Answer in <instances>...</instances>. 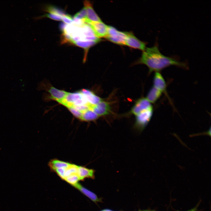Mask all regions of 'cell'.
Instances as JSON below:
<instances>
[{
  "label": "cell",
  "mask_w": 211,
  "mask_h": 211,
  "mask_svg": "<svg viewBox=\"0 0 211 211\" xmlns=\"http://www.w3.org/2000/svg\"><path fill=\"white\" fill-rule=\"evenodd\" d=\"M72 186L80 181L77 174H72L66 177L64 180Z\"/></svg>",
  "instance_id": "obj_20"
},
{
  "label": "cell",
  "mask_w": 211,
  "mask_h": 211,
  "mask_svg": "<svg viewBox=\"0 0 211 211\" xmlns=\"http://www.w3.org/2000/svg\"><path fill=\"white\" fill-rule=\"evenodd\" d=\"M79 92L83 95L88 102L91 104L96 105L103 101L102 98L89 90L82 89Z\"/></svg>",
  "instance_id": "obj_11"
},
{
  "label": "cell",
  "mask_w": 211,
  "mask_h": 211,
  "mask_svg": "<svg viewBox=\"0 0 211 211\" xmlns=\"http://www.w3.org/2000/svg\"><path fill=\"white\" fill-rule=\"evenodd\" d=\"M86 10L84 6L80 11L74 15V18L80 19H86Z\"/></svg>",
  "instance_id": "obj_21"
},
{
  "label": "cell",
  "mask_w": 211,
  "mask_h": 211,
  "mask_svg": "<svg viewBox=\"0 0 211 211\" xmlns=\"http://www.w3.org/2000/svg\"><path fill=\"white\" fill-rule=\"evenodd\" d=\"M140 211H150V210H145Z\"/></svg>",
  "instance_id": "obj_29"
},
{
  "label": "cell",
  "mask_w": 211,
  "mask_h": 211,
  "mask_svg": "<svg viewBox=\"0 0 211 211\" xmlns=\"http://www.w3.org/2000/svg\"><path fill=\"white\" fill-rule=\"evenodd\" d=\"M84 4L87 12L86 18V19H84V22L88 23L91 22L102 21L100 18L94 11L91 2L89 1H85Z\"/></svg>",
  "instance_id": "obj_8"
},
{
  "label": "cell",
  "mask_w": 211,
  "mask_h": 211,
  "mask_svg": "<svg viewBox=\"0 0 211 211\" xmlns=\"http://www.w3.org/2000/svg\"><path fill=\"white\" fill-rule=\"evenodd\" d=\"M126 38L125 45L135 49L144 51L146 48V43L136 37L131 32H126Z\"/></svg>",
  "instance_id": "obj_4"
},
{
  "label": "cell",
  "mask_w": 211,
  "mask_h": 211,
  "mask_svg": "<svg viewBox=\"0 0 211 211\" xmlns=\"http://www.w3.org/2000/svg\"><path fill=\"white\" fill-rule=\"evenodd\" d=\"M66 168H60L55 170V171L58 175L62 180L65 178V174Z\"/></svg>",
  "instance_id": "obj_23"
},
{
  "label": "cell",
  "mask_w": 211,
  "mask_h": 211,
  "mask_svg": "<svg viewBox=\"0 0 211 211\" xmlns=\"http://www.w3.org/2000/svg\"><path fill=\"white\" fill-rule=\"evenodd\" d=\"M98 43L92 41L78 40L73 42L75 45L84 48L85 50V57L84 61H85L86 56L89 49L90 47Z\"/></svg>",
  "instance_id": "obj_17"
},
{
  "label": "cell",
  "mask_w": 211,
  "mask_h": 211,
  "mask_svg": "<svg viewBox=\"0 0 211 211\" xmlns=\"http://www.w3.org/2000/svg\"><path fill=\"white\" fill-rule=\"evenodd\" d=\"M99 116L92 109H89L82 113L80 120L85 121H94L97 120Z\"/></svg>",
  "instance_id": "obj_18"
},
{
  "label": "cell",
  "mask_w": 211,
  "mask_h": 211,
  "mask_svg": "<svg viewBox=\"0 0 211 211\" xmlns=\"http://www.w3.org/2000/svg\"><path fill=\"white\" fill-rule=\"evenodd\" d=\"M83 97L79 91L74 93L68 92L64 98L59 103L67 108L72 106L76 102Z\"/></svg>",
  "instance_id": "obj_9"
},
{
  "label": "cell",
  "mask_w": 211,
  "mask_h": 211,
  "mask_svg": "<svg viewBox=\"0 0 211 211\" xmlns=\"http://www.w3.org/2000/svg\"><path fill=\"white\" fill-rule=\"evenodd\" d=\"M45 10L50 13L57 15L62 17L66 14L63 10L54 6H48L46 8Z\"/></svg>",
  "instance_id": "obj_19"
},
{
  "label": "cell",
  "mask_w": 211,
  "mask_h": 211,
  "mask_svg": "<svg viewBox=\"0 0 211 211\" xmlns=\"http://www.w3.org/2000/svg\"><path fill=\"white\" fill-rule=\"evenodd\" d=\"M70 163L57 159L51 160L49 162L48 165L50 169L53 171L60 168H66L69 166Z\"/></svg>",
  "instance_id": "obj_15"
},
{
  "label": "cell",
  "mask_w": 211,
  "mask_h": 211,
  "mask_svg": "<svg viewBox=\"0 0 211 211\" xmlns=\"http://www.w3.org/2000/svg\"><path fill=\"white\" fill-rule=\"evenodd\" d=\"M151 103L145 98L138 99L132 108L131 113L136 116L141 112L152 107Z\"/></svg>",
  "instance_id": "obj_7"
},
{
  "label": "cell",
  "mask_w": 211,
  "mask_h": 211,
  "mask_svg": "<svg viewBox=\"0 0 211 211\" xmlns=\"http://www.w3.org/2000/svg\"><path fill=\"white\" fill-rule=\"evenodd\" d=\"M91 109L99 117L108 115L111 112V107L108 102L102 101L95 105H93Z\"/></svg>",
  "instance_id": "obj_10"
},
{
  "label": "cell",
  "mask_w": 211,
  "mask_h": 211,
  "mask_svg": "<svg viewBox=\"0 0 211 211\" xmlns=\"http://www.w3.org/2000/svg\"><path fill=\"white\" fill-rule=\"evenodd\" d=\"M95 171L85 166H78L77 174L80 181H83L86 178L93 179L95 178Z\"/></svg>",
  "instance_id": "obj_13"
},
{
  "label": "cell",
  "mask_w": 211,
  "mask_h": 211,
  "mask_svg": "<svg viewBox=\"0 0 211 211\" xmlns=\"http://www.w3.org/2000/svg\"><path fill=\"white\" fill-rule=\"evenodd\" d=\"M86 23L91 27L96 35L98 38H105L107 36L108 26L102 21L91 22Z\"/></svg>",
  "instance_id": "obj_5"
},
{
  "label": "cell",
  "mask_w": 211,
  "mask_h": 211,
  "mask_svg": "<svg viewBox=\"0 0 211 211\" xmlns=\"http://www.w3.org/2000/svg\"><path fill=\"white\" fill-rule=\"evenodd\" d=\"M194 211H196V210H195Z\"/></svg>",
  "instance_id": "obj_30"
},
{
  "label": "cell",
  "mask_w": 211,
  "mask_h": 211,
  "mask_svg": "<svg viewBox=\"0 0 211 211\" xmlns=\"http://www.w3.org/2000/svg\"><path fill=\"white\" fill-rule=\"evenodd\" d=\"M62 20L65 23L71 24L73 21V18L70 15L66 14L62 17Z\"/></svg>",
  "instance_id": "obj_25"
},
{
  "label": "cell",
  "mask_w": 211,
  "mask_h": 211,
  "mask_svg": "<svg viewBox=\"0 0 211 211\" xmlns=\"http://www.w3.org/2000/svg\"><path fill=\"white\" fill-rule=\"evenodd\" d=\"M67 25L65 23H61L60 25V28L61 29V30L63 32L65 28Z\"/></svg>",
  "instance_id": "obj_26"
},
{
  "label": "cell",
  "mask_w": 211,
  "mask_h": 211,
  "mask_svg": "<svg viewBox=\"0 0 211 211\" xmlns=\"http://www.w3.org/2000/svg\"><path fill=\"white\" fill-rule=\"evenodd\" d=\"M153 112V107L143 110L136 116L134 127L142 131L145 128L152 117Z\"/></svg>",
  "instance_id": "obj_2"
},
{
  "label": "cell",
  "mask_w": 211,
  "mask_h": 211,
  "mask_svg": "<svg viewBox=\"0 0 211 211\" xmlns=\"http://www.w3.org/2000/svg\"><path fill=\"white\" fill-rule=\"evenodd\" d=\"M138 63L147 66L149 72H160L162 69L171 66H175L185 69L188 66L186 62H181L176 57H167L161 53L157 42L152 47H146L143 51Z\"/></svg>",
  "instance_id": "obj_1"
},
{
  "label": "cell",
  "mask_w": 211,
  "mask_h": 211,
  "mask_svg": "<svg viewBox=\"0 0 211 211\" xmlns=\"http://www.w3.org/2000/svg\"><path fill=\"white\" fill-rule=\"evenodd\" d=\"M126 32L118 30L115 28L108 26V33L105 38L109 41L120 45H125Z\"/></svg>",
  "instance_id": "obj_3"
},
{
  "label": "cell",
  "mask_w": 211,
  "mask_h": 211,
  "mask_svg": "<svg viewBox=\"0 0 211 211\" xmlns=\"http://www.w3.org/2000/svg\"><path fill=\"white\" fill-rule=\"evenodd\" d=\"M48 91L50 94V98L59 103L64 98L68 93L64 91L58 89L53 86L49 88Z\"/></svg>",
  "instance_id": "obj_14"
},
{
  "label": "cell",
  "mask_w": 211,
  "mask_h": 211,
  "mask_svg": "<svg viewBox=\"0 0 211 211\" xmlns=\"http://www.w3.org/2000/svg\"><path fill=\"white\" fill-rule=\"evenodd\" d=\"M154 73L153 78V86L166 95L171 101L167 91V86L165 81L160 72Z\"/></svg>",
  "instance_id": "obj_6"
},
{
  "label": "cell",
  "mask_w": 211,
  "mask_h": 211,
  "mask_svg": "<svg viewBox=\"0 0 211 211\" xmlns=\"http://www.w3.org/2000/svg\"><path fill=\"white\" fill-rule=\"evenodd\" d=\"M73 186L95 203L102 202V199L98 198L96 194L83 187L79 183Z\"/></svg>",
  "instance_id": "obj_12"
},
{
  "label": "cell",
  "mask_w": 211,
  "mask_h": 211,
  "mask_svg": "<svg viewBox=\"0 0 211 211\" xmlns=\"http://www.w3.org/2000/svg\"><path fill=\"white\" fill-rule=\"evenodd\" d=\"M195 210H196V209L195 208H193V209H192L191 210L187 211H194Z\"/></svg>",
  "instance_id": "obj_28"
},
{
  "label": "cell",
  "mask_w": 211,
  "mask_h": 211,
  "mask_svg": "<svg viewBox=\"0 0 211 211\" xmlns=\"http://www.w3.org/2000/svg\"><path fill=\"white\" fill-rule=\"evenodd\" d=\"M1 149V148H0V150Z\"/></svg>",
  "instance_id": "obj_31"
},
{
  "label": "cell",
  "mask_w": 211,
  "mask_h": 211,
  "mask_svg": "<svg viewBox=\"0 0 211 211\" xmlns=\"http://www.w3.org/2000/svg\"><path fill=\"white\" fill-rule=\"evenodd\" d=\"M100 211H113L112 210H109V209H106L102 210Z\"/></svg>",
  "instance_id": "obj_27"
},
{
  "label": "cell",
  "mask_w": 211,
  "mask_h": 211,
  "mask_svg": "<svg viewBox=\"0 0 211 211\" xmlns=\"http://www.w3.org/2000/svg\"><path fill=\"white\" fill-rule=\"evenodd\" d=\"M42 17H46L54 20L58 21L62 20V16H61L50 13L46 14Z\"/></svg>",
  "instance_id": "obj_24"
},
{
  "label": "cell",
  "mask_w": 211,
  "mask_h": 211,
  "mask_svg": "<svg viewBox=\"0 0 211 211\" xmlns=\"http://www.w3.org/2000/svg\"><path fill=\"white\" fill-rule=\"evenodd\" d=\"M162 93L153 86L150 90L146 98L151 103H154L160 98Z\"/></svg>",
  "instance_id": "obj_16"
},
{
  "label": "cell",
  "mask_w": 211,
  "mask_h": 211,
  "mask_svg": "<svg viewBox=\"0 0 211 211\" xmlns=\"http://www.w3.org/2000/svg\"><path fill=\"white\" fill-rule=\"evenodd\" d=\"M67 108L75 117L81 119L82 115V113L81 112L72 107Z\"/></svg>",
  "instance_id": "obj_22"
}]
</instances>
